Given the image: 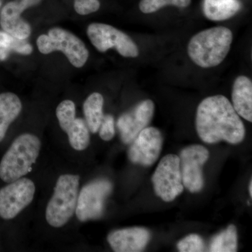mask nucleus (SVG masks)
Instances as JSON below:
<instances>
[{"label": "nucleus", "mask_w": 252, "mask_h": 252, "mask_svg": "<svg viewBox=\"0 0 252 252\" xmlns=\"http://www.w3.org/2000/svg\"><path fill=\"white\" fill-rule=\"evenodd\" d=\"M233 39V32L229 28L223 26L208 28L192 36L187 53L199 67H217L228 56Z\"/></svg>", "instance_id": "obj_2"}, {"label": "nucleus", "mask_w": 252, "mask_h": 252, "mask_svg": "<svg viewBox=\"0 0 252 252\" xmlns=\"http://www.w3.org/2000/svg\"><path fill=\"white\" fill-rule=\"evenodd\" d=\"M1 0H0V9H1Z\"/></svg>", "instance_id": "obj_30"}, {"label": "nucleus", "mask_w": 252, "mask_h": 252, "mask_svg": "<svg viewBox=\"0 0 252 252\" xmlns=\"http://www.w3.org/2000/svg\"><path fill=\"white\" fill-rule=\"evenodd\" d=\"M151 239V233L142 227L124 228L111 232L107 241L116 252L143 251Z\"/></svg>", "instance_id": "obj_14"}, {"label": "nucleus", "mask_w": 252, "mask_h": 252, "mask_svg": "<svg viewBox=\"0 0 252 252\" xmlns=\"http://www.w3.org/2000/svg\"><path fill=\"white\" fill-rule=\"evenodd\" d=\"M76 12L81 16H86L98 11L100 8L99 0H74Z\"/></svg>", "instance_id": "obj_24"}, {"label": "nucleus", "mask_w": 252, "mask_h": 252, "mask_svg": "<svg viewBox=\"0 0 252 252\" xmlns=\"http://www.w3.org/2000/svg\"><path fill=\"white\" fill-rule=\"evenodd\" d=\"M195 127L200 140L207 144L225 141L238 144L246 135L240 116L228 99L221 94L207 97L199 104Z\"/></svg>", "instance_id": "obj_1"}, {"label": "nucleus", "mask_w": 252, "mask_h": 252, "mask_svg": "<svg viewBox=\"0 0 252 252\" xmlns=\"http://www.w3.org/2000/svg\"><path fill=\"white\" fill-rule=\"evenodd\" d=\"M163 137L154 127L143 129L131 143L128 158L134 164L149 167L157 161L161 152Z\"/></svg>", "instance_id": "obj_12"}, {"label": "nucleus", "mask_w": 252, "mask_h": 252, "mask_svg": "<svg viewBox=\"0 0 252 252\" xmlns=\"http://www.w3.org/2000/svg\"><path fill=\"white\" fill-rule=\"evenodd\" d=\"M86 34L91 44L99 52L114 49L126 58H136L140 54L137 44L130 36L110 25L91 23L86 30Z\"/></svg>", "instance_id": "obj_6"}, {"label": "nucleus", "mask_w": 252, "mask_h": 252, "mask_svg": "<svg viewBox=\"0 0 252 252\" xmlns=\"http://www.w3.org/2000/svg\"><path fill=\"white\" fill-rule=\"evenodd\" d=\"M9 52V49H5V48L0 47V60H1V61H4V60L8 57Z\"/></svg>", "instance_id": "obj_28"}, {"label": "nucleus", "mask_w": 252, "mask_h": 252, "mask_svg": "<svg viewBox=\"0 0 252 252\" xmlns=\"http://www.w3.org/2000/svg\"><path fill=\"white\" fill-rule=\"evenodd\" d=\"M179 158L184 187L190 193L201 191L205 185L203 167L210 152L203 146L193 144L182 149Z\"/></svg>", "instance_id": "obj_10"}, {"label": "nucleus", "mask_w": 252, "mask_h": 252, "mask_svg": "<svg viewBox=\"0 0 252 252\" xmlns=\"http://www.w3.org/2000/svg\"><path fill=\"white\" fill-rule=\"evenodd\" d=\"M36 46L39 52L44 55L61 51L77 68L84 67L89 58V51L84 41L62 28H52L47 34H41L36 39Z\"/></svg>", "instance_id": "obj_5"}, {"label": "nucleus", "mask_w": 252, "mask_h": 252, "mask_svg": "<svg viewBox=\"0 0 252 252\" xmlns=\"http://www.w3.org/2000/svg\"><path fill=\"white\" fill-rule=\"evenodd\" d=\"M79 175L60 176L54 193L46 208V220L51 226L61 228L69 221L75 212L79 196Z\"/></svg>", "instance_id": "obj_4"}, {"label": "nucleus", "mask_w": 252, "mask_h": 252, "mask_svg": "<svg viewBox=\"0 0 252 252\" xmlns=\"http://www.w3.org/2000/svg\"><path fill=\"white\" fill-rule=\"evenodd\" d=\"M56 117L71 147L77 151L85 150L90 144V130L85 120L76 117L75 103L70 99L63 100L56 109Z\"/></svg>", "instance_id": "obj_11"}, {"label": "nucleus", "mask_w": 252, "mask_h": 252, "mask_svg": "<svg viewBox=\"0 0 252 252\" xmlns=\"http://www.w3.org/2000/svg\"><path fill=\"white\" fill-rule=\"evenodd\" d=\"M16 3L24 10L30 9L32 6H36L41 3L42 0H14Z\"/></svg>", "instance_id": "obj_27"}, {"label": "nucleus", "mask_w": 252, "mask_h": 252, "mask_svg": "<svg viewBox=\"0 0 252 252\" xmlns=\"http://www.w3.org/2000/svg\"><path fill=\"white\" fill-rule=\"evenodd\" d=\"M23 105L18 95L13 93L0 94V142L4 140L10 125L17 119Z\"/></svg>", "instance_id": "obj_17"}, {"label": "nucleus", "mask_w": 252, "mask_h": 252, "mask_svg": "<svg viewBox=\"0 0 252 252\" xmlns=\"http://www.w3.org/2000/svg\"><path fill=\"white\" fill-rule=\"evenodd\" d=\"M39 137L24 133L15 139L0 162V179L14 182L31 172L41 151Z\"/></svg>", "instance_id": "obj_3"}, {"label": "nucleus", "mask_w": 252, "mask_h": 252, "mask_svg": "<svg viewBox=\"0 0 252 252\" xmlns=\"http://www.w3.org/2000/svg\"><path fill=\"white\" fill-rule=\"evenodd\" d=\"M209 251L211 252H235L238 251V230L235 225H228L225 230L210 240Z\"/></svg>", "instance_id": "obj_20"}, {"label": "nucleus", "mask_w": 252, "mask_h": 252, "mask_svg": "<svg viewBox=\"0 0 252 252\" xmlns=\"http://www.w3.org/2000/svg\"><path fill=\"white\" fill-rule=\"evenodd\" d=\"M12 39L13 36L9 35L6 32L0 31V47L10 50Z\"/></svg>", "instance_id": "obj_26"}, {"label": "nucleus", "mask_w": 252, "mask_h": 252, "mask_svg": "<svg viewBox=\"0 0 252 252\" xmlns=\"http://www.w3.org/2000/svg\"><path fill=\"white\" fill-rule=\"evenodd\" d=\"M243 7L240 0H204V16L212 21H223L238 14Z\"/></svg>", "instance_id": "obj_18"}, {"label": "nucleus", "mask_w": 252, "mask_h": 252, "mask_svg": "<svg viewBox=\"0 0 252 252\" xmlns=\"http://www.w3.org/2000/svg\"><path fill=\"white\" fill-rule=\"evenodd\" d=\"M250 185H249V192H250V196L252 197V181L250 180Z\"/></svg>", "instance_id": "obj_29"}, {"label": "nucleus", "mask_w": 252, "mask_h": 252, "mask_svg": "<svg viewBox=\"0 0 252 252\" xmlns=\"http://www.w3.org/2000/svg\"><path fill=\"white\" fill-rule=\"evenodd\" d=\"M155 105L151 99H144L130 112L122 114L118 119L117 127L124 144H129L139 133L147 127L154 117Z\"/></svg>", "instance_id": "obj_13"}, {"label": "nucleus", "mask_w": 252, "mask_h": 252, "mask_svg": "<svg viewBox=\"0 0 252 252\" xmlns=\"http://www.w3.org/2000/svg\"><path fill=\"white\" fill-rule=\"evenodd\" d=\"M99 135L104 141H110L115 135V122L111 114L104 115L99 128Z\"/></svg>", "instance_id": "obj_23"}, {"label": "nucleus", "mask_w": 252, "mask_h": 252, "mask_svg": "<svg viewBox=\"0 0 252 252\" xmlns=\"http://www.w3.org/2000/svg\"><path fill=\"white\" fill-rule=\"evenodd\" d=\"M156 194L163 201L172 202L184 191L180 160L175 154H167L159 162L152 176Z\"/></svg>", "instance_id": "obj_7"}, {"label": "nucleus", "mask_w": 252, "mask_h": 252, "mask_svg": "<svg viewBox=\"0 0 252 252\" xmlns=\"http://www.w3.org/2000/svg\"><path fill=\"white\" fill-rule=\"evenodd\" d=\"M23 12L16 1H9L0 11V26L13 37L26 40L31 36L32 28L21 16Z\"/></svg>", "instance_id": "obj_15"}, {"label": "nucleus", "mask_w": 252, "mask_h": 252, "mask_svg": "<svg viewBox=\"0 0 252 252\" xmlns=\"http://www.w3.org/2000/svg\"><path fill=\"white\" fill-rule=\"evenodd\" d=\"M35 190L34 182L24 177L0 189V217L10 220L18 216L32 203Z\"/></svg>", "instance_id": "obj_9"}, {"label": "nucleus", "mask_w": 252, "mask_h": 252, "mask_svg": "<svg viewBox=\"0 0 252 252\" xmlns=\"http://www.w3.org/2000/svg\"><path fill=\"white\" fill-rule=\"evenodd\" d=\"M177 248L181 252H201L205 251V243L200 235L190 234L182 239Z\"/></svg>", "instance_id": "obj_22"}, {"label": "nucleus", "mask_w": 252, "mask_h": 252, "mask_svg": "<svg viewBox=\"0 0 252 252\" xmlns=\"http://www.w3.org/2000/svg\"><path fill=\"white\" fill-rule=\"evenodd\" d=\"M10 50H13L18 54L28 56L32 53L33 48L31 44L26 40L13 37L11 46H10Z\"/></svg>", "instance_id": "obj_25"}, {"label": "nucleus", "mask_w": 252, "mask_h": 252, "mask_svg": "<svg viewBox=\"0 0 252 252\" xmlns=\"http://www.w3.org/2000/svg\"><path fill=\"white\" fill-rule=\"evenodd\" d=\"M103 107L104 97L99 93H93L84 102L83 109L85 122L92 133L98 132L104 117Z\"/></svg>", "instance_id": "obj_19"}, {"label": "nucleus", "mask_w": 252, "mask_h": 252, "mask_svg": "<svg viewBox=\"0 0 252 252\" xmlns=\"http://www.w3.org/2000/svg\"><path fill=\"white\" fill-rule=\"evenodd\" d=\"M112 189V182L106 179L93 181L84 186L78 196L75 210L78 220L84 222L102 217L106 200Z\"/></svg>", "instance_id": "obj_8"}, {"label": "nucleus", "mask_w": 252, "mask_h": 252, "mask_svg": "<svg viewBox=\"0 0 252 252\" xmlns=\"http://www.w3.org/2000/svg\"><path fill=\"white\" fill-rule=\"evenodd\" d=\"M233 108L240 117L252 122V81L246 76H239L232 89Z\"/></svg>", "instance_id": "obj_16"}, {"label": "nucleus", "mask_w": 252, "mask_h": 252, "mask_svg": "<svg viewBox=\"0 0 252 252\" xmlns=\"http://www.w3.org/2000/svg\"><path fill=\"white\" fill-rule=\"evenodd\" d=\"M192 0H141L139 9L145 14H153L166 6H175L179 8H187Z\"/></svg>", "instance_id": "obj_21"}]
</instances>
